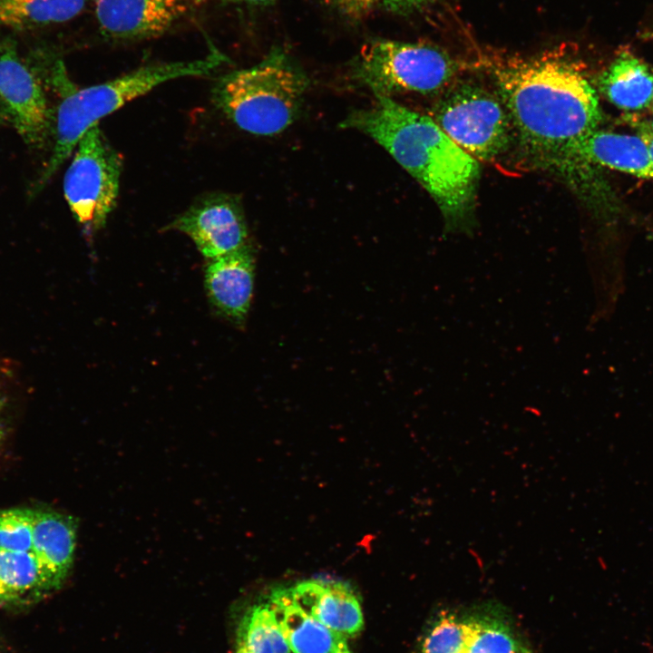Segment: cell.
<instances>
[{"label": "cell", "mask_w": 653, "mask_h": 653, "mask_svg": "<svg viewBox=\"0 0 653 653\" xmlns=\"http://www.w3.org/2000/svg\"><path fill=\"white\" fill-rule=\"evenodd\" d=\"M343 14L353 18L367 15L376 0H330Z\"/></svg>", "instance_id": "cell-23"}, {"label": "cell", "mask_w": 653, "mask_h": 653, "mask_svg": "<svg viewBox=\"0 0 653 653\" xmlns=\"http://www.w3.org/2000/svg\"><path fill=\"white\" fill-rule=\"evenodd\" d=\"M466 643L463 653H517L522 646L498 617L475 614L463 619Z\"/></svg>", "instance_id": "cell-20"}, {"label": "cell", "mask_w": 653, "mask_h": 653, "mask_svg": "<svg viewBox=\"0 0 653 653\" xmlns=\"http://www.w3.org/2000/svg\"><path fill=\"white\" fill-rule=\"evenodd\" d=\"M563 160H580L653 180V160L647 144L638 135L595 130L570 144Z\"/></svg>", "instance_id": "cell-14"}, {"label": "cell", "mask_w": 653, "mask_h": 653, "mask_svg": "<svg viewBox=\"0 0 653 653\" xmlns=\"http://www.w3.org/2000/svg\"><path fill=\"white\" fill-rule=\"evenodd\" d=\"M169 228L186 234L210 260L249 245L242 205L238 197L227 193L200 198Z\"/></svg>", "instance_id": "cell-8"}, {"label": "cell", "mask_w": 653, "mask_h": 653, "mask_svg": "<svg viewBox=\"0 0 653 653\" xmlns=\"http://www.w3.org/2000/svg\"><path fill=\"white\" fill-rule=\"evenodd\" d=\"M34 510L12 508L0 511V549L32 550Z\"/></svg>", "instance_id": "cell-22"}, {"label": "cell", "mask_w": 653, "mask_h": 653, "mask_svg": "<svg viewBox=\"0 0 653 653\" xmlns=\"http://www.w3.org/2000/svg\"><path fill=\"white\" fill-rule=\"evenodd\" d=\"M353 76L375 97L397 93L423 94L441 91L456 73L454 62L424 44L375 40L365 44L353 64Z\"/></svg>", "instance_id": "cell-5"}, {"label": "cell", "mask_w": 653, "mask_h": 653, "mask_svg": "<svg viewBox=\"0 0 653 653\" xmlns=\"http://www.w3.org/2000/svg\"><path fill=\"white\" fill-rule=\"evenodd\" d=\"M77 523L73 517L51 509L34 510L32 552L48 591L60 588L69 576L75 555Z\"/></svg>", "instance_id": "cell-13"}, {"label": "cell", "mask_w": 653, "mask_h": 653, "mask_svg": "<svg viewBox=\"0 0 653 653\" xmlns=\"http://www.w3.org/2000/svg\"><path fill=\"white\" fill-rule=\"evenodd\" d=\"M292 653H337L347 647L346 638L308 614L288 588L274 589L268 599Z\"/></svg>", "instance_id": "cell-15"}, {"label": "cell", "mask_w": 653, "mask_h": 653, "mask_svg": "<svg viewBox=\"0 0 653 653\" xmlns=\"http://www.w3.org/2000/svg\"><path fill=\"white\" fill-rule=\"evenodd\" d=\"M294 599L313 618L346 638L359 634L364 617L357 596L348 584L311 579L288 588Z\"/></svg>", "instance_id": "cell-12"}, {"label": "cell", "mask_w": 653, "mask_h": 653, "mask_svg": "<svg viewBox=\"0 0 653 653\" xmlns=\"http://www.w3.org/2000/svg\"><path fill=\"white\" fill-rule=\"evenodd\" d=\"M651 103H652V105H653V97H652V100H651Z\"/></svg>", "instance_id": "cell-34"}, {"label": "cell", "mask_w": 653, "mask_h": 653, "mask_svg": "<svg viewBox=\"0 0 653 653\" xmlns=\"http://www.w3.org/2000/svg\"><path fill=\"white\" fill-rule=\"evenodd\" d=\"M0 590L3 601L48 591L39 563L32 552L0 549Z\"/></svg>", "instance_id": "cell-18"}, {"label": "cell", "mask_w": 653, "mask_h": 653, "mask_svg": "<svg viewBox=\"0 0 653 653\" xmlns=\"http://www.w3.org/2000/svg\"><path fill=\"white\" fill-rule=\"evenodd\" d=\"M0 600L3 601V595H2L1 590H0Z\"/></svg>", "instance_id": "cell-33"}, {"label": "cell", "mask_w": 653, "mask_h": 653, "mask_svg": "<svg viewBox=\"0 0 653 653\" xmlns=\"http://www.w3.org/2000/svg\"><path fill=\"white\" fill-rule=\"evenodd\" d=\"M337 653H351V652H350V650H349V648H348V646H347V647L342 648V649H341L340 651H338Z\"/></svg>", "instance_id": "cell-31"}, {"label": "cell", "mask_w": 653, "mask_h": 653, "mask_svg": "<svg viewBox=\"0 0 653 653\" xmlns=\"http://www.w3.org/2000/svg\"><path fill=\"white\" fill-rule=\"evenodd\" d=\"M309 80L283 50L275 48L256 65L223 75L212 100L239 129L271 136L297 118Z\"/></svg>", "instance_id": "cell-4"}, {"label": "cell", "mask_w": 653, "mask_h": 653, "mask_svg": "<svg viewBox=\"0 0 653 653\" xmlns=\"http://www.w3.org/2000/svg\"><path fill=\"white\" fill-rule=\"evenodd\" d=\"M434 121L474 159L492 160L510 141L511 120L499 100L487 90L462 84L449 90L434 109Z\"/></svg>", "instance_id": "cell-7"}, {"label": "cell", "mask_w": 653, "mask_h": 653, "mask_svg": "<svg viewBox=\"0 0 653 653\" xmlns=\"http://www.w3.org/2000/svg\"><path fill=\"white\" fill-rule=\"evenodd\" d=\"M647 124L650 128V130L653 132V117H652L651 121Z\"/></svg>", "instance_id": "cell-32"}, {"label": "cell", "mask_w": 653, "mask_h": 653, "mask_svg": "<svg viewBox=\"0 0 653 653\" xmlns=\"http://www.w3.org/2000/svg\"><path fill=\"white\" fill-rule=\"evenodd\" d=\"M236 653H252V652L249 649H248V648L245 647L242 643L238 642V648H237Z\"/></svg>", "instance_id": "cell-28"}, {"label": "cell", "mask_w": 653, "mask_h": 653, "mask_svg": "<svg viewBox=\"0 0 653 653\" xmlns=\"http://www.w3.org/2000/svg\"><path fill=\"white\" fill-rule=\"evenodd\" d=\"M0 102L23 140L41 146L49 134L52 113L40 80L10 42L0 46Z\"/></svg>", "instance_id": "cell-9"}, {"label": "cell", "mask_w": 653, "mask_h": 653, "mask_svg": "<svg viewBox=\"0 0 653 653\" xmlns=\"http://www.w3.org/2000/svg\"><path fill=\"white\" fill-rule=\"evenodd\" d=\"M225 3H233V4H247V5H268L273 0H221Z\"/></svg>", "instance_id": "cell-26"}, {"label": "cell", "mask_w": 653, "mask_h": 653, "mask_svg": "<svg viewBox=\"0 0 653 653\" xmlns=\"http://www.w3.org/2000/svg\"><path fill=\"white\" fill-rule=\"evenodd\" d=\"M215 48L203 59L153 63L107 82L77 89L57 61L52 70L54 87L62 94L55 117L54 143L39 182L44 184L68 159L84 133L103 117L156 86L180 77L202 76L226 63Z\"/></svg>", "instance_id": "cell-3"}, {"label": "cell", "mask_w": 653, "mask_h": 653, "mask_svg": "<svg viewBox=\"0 0 653 653\" xmlns=\"http://www.w3.org/2000/svg\"><path fill=\"white\" fill-rule=\"evenodd\" d=\"M255 278V257L249 244L211 259L205 269V288L213 310L242 326L249 311Z\"/></svg>", "instance_id": "cell-11"}, {"label": "cell", "mask_w": 653, "mask_h": 653, "mask_svg": "<svg viewBox=\"0 0 653 653\" xmlns=\"http://www.w3.org/2000/svg\"><path fill=\"white\" fill-rule=\"evenodd\" d=\"M63 179V192L76 220L88 232L104 226L120 190L122 157L99 125L81 138Z\"/></svg>", "instance_id": "cell-6"}, {"label": "cell", "mask_w": 653, "mask_h": 653, "mask_svg": "<svg viewBox=\"0 0 653 653\" xmlns=\"http://www.w3.org/2000/svg\"><path fill=\"white\" fill-rule=\"evenodd\" d=\"M87 0H0V26L24 30L67 22Z\"/></svg>", "instance_id": "cell-17"}, {"label": "cell", "mask_w": 653, "mask_h": 653, "mask_svg": "<svg viewBox=\"0 0 653 653\" xmlns=\"http://www.w3.org/2000/svg\"><path fill=\"white\" fill-rule=\"evenodd\" d=\"M4 414H5V398L0 392V446L4 437Z\"/></svg>", "instance_id": "cell-27"}, {"label": "cell", "mask_w": 653, "mask_h": 653, "mask_svg": "<svg viewBox=\"0 0 653 653\" xmlns=\"http://www.w3.org/2000/svg\"><path fill=\"white\" fill-rule=\"evenodd\" d=\"M639 136L647 144L653 160V132L647 123L639 127Z\"/></svg>", "instance_id": "cell-25"}, {"label": "cell", "mask_w": 653, "mask_h": 653, "mask_svg": "<svg viewBox=\"0 0 653 653\" xmlns=\"http://www.w3.org/2000/svg\"><path fill=\"white\" fill-rule=\"evenodd\" d=\"M5 116H6L4 107L0 102V120L3 119Z\"/></svg>", "instance_id": "cell-30"}, {"label": "cell", "mask_w": 653, "mask_h": 653, "mask_svg": "<svg viewBox=\"0 0 653 653\" xmlns=\"http://www.w3.org/2000/svg\"><path fill=\"white\" fill-rule=\"evenodd\" d=\"M103 37L137 41L160 36L202 0H94Z\"/></svg>", "instance_id": "cell-10"}, {"label": "cell", "mask_w": 653, "mask_h": 653, "mask_svg": "<svg viewBox=\"0 0 653 653\" xmlns=\"http://www.w3.org/2000/svg\"><path fill=\"white\" fill-rule=\"evenodd\" d=\"M517 653H532V652L531 650H529V648H527L526 647L521 646Z\"/></svg>", "instance_id": "cell-29"}, {"label": "cell", "mask_w": 653, "mask_h": 653, "mask_svg": "<svg viewBox=\"0 0 653 653\" xmlns=\"http://www.w3.org/2000/svg\"><path fill=\"white\" fill-rule=\"evenodd\" d=\"M351 112L342 128L361 132L381 145L432 196L449 229L469 213L480 176L477 161L454 143L433 118L390 97Z\"/></svg>", "instance_id": "cell-2"}, {"label": "cell", "mask_w": 653, "mask_h": 653, "mask_svg": "<svg viewBox=\"0 0 653 653\" xmlns=\"http://www.w3.org/2000/svg\"><path fill=\"white\" fill-rule=\"evenodd\" d=\"M598 86L616 107L627 111L640 110L651 103L653 73L640 59L622 52L601 73Z\"/></svg>", "instance_id": "cell-16"}, {"label": "cell", "mask_w": 653, "mask_h": 653, "mask_svg": "<svg viewBox=\"0 0 653 653\" xmlns=\"http://www.w3.org/2000/svg\"><path fill=\"white\" fill-rule=\"evenodd\" d=\"M492 73L522 143L551 161L563 160L570 144L601 121L596 91L569 58L511 57L496 63Z\"/></svg>", "instance_id": "cell-1"}, {"label": "cell", "mask_w": 653, "mask_h": 653, "mask_svg": "<svg viewBox=\"0 0 653 653\" xmlns=\"http://www.w3.org/2000/svg\"><path fill=\"white\" fill-rule=\"evenodd\" d=\"M466 630L463 619L443 612L424 638L421 653H463Z\"/></svg>", "instance_id": "cell-21"}, {"label": "cell", "mask_w": 653, "mask_h": 653, "mask_svg": "<svg viewBox=\"0 0 653 653\" xmlns=\"http://www.w3.org/2000/svg\"><path fill=\"white\" fill-rule=\"evenodd\" d=\"M238 642L252 653H292L268 601L247 610L239 624Z\"/></svg>", "instance_id": "cell-19"}, {"label": "cell", "mask_w": 653, "mask_h": 653, "mask_svg": "<svg viewBox=\"0 0 653 653\" xmlns=\"http://www.w3.org/2000/svg\"><path fill=\"white\" fill-rule=\"evenodd\" d=\"M431 0H382L383 5L395 13H407L424 5Z\"/></svg>", "instance_id": "cell-24"}]
</instances>
